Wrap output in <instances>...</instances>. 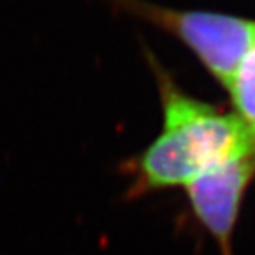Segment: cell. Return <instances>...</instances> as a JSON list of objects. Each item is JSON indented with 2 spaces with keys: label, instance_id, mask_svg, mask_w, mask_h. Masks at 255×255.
I'll return each mask as SVG.
<instances>
[{
  "label": "cell",
  "instance_id": "obj_4",
  "mask_svg": "<svg viewBox=\"0 0 255 255\" xmlns=\"http://www.w3.org/2000/svg\"><path fill=\"white\" fill-rule=\"evenodd\" d=\"M236 116L255 133V45L247 51L227 84Z\"/></svg>",
  "mask_w": 255,
  "mask_h": 255
},
{
  "label": "cell",
  "instance_id": "obj_5",
  "mask_svg": "<svg viewBox=\"0 0 255 255\" xmlns=\"http://www.w3.org/2000/svg\"><path fill=\"white\" fill-rule=\"evenodd\" d=\"M252 158L255 161V133H254V145H252Z\"/></svg>",
  "mask_w": 255,
  "mask_h": 255
},
{
  "label": "cell",
  "instance_id": "obj_2",
  "mask_svg": "<svg viewBox=\"0 0 255 255\" xmlns=\"http://www.w3.org/2000/svg\"><path fill=\"white\" fill-rule=\"evenodd\" d=\"M107 2L181 41L224 88L255 45V20L206 10H180L150 0Z\"/></svg>",
  "mask_w": 255,
  "mask_h": 255
},
{
  "label": "cell",
  "instance_id": "obj_1",
  "mask_svg": "<svg viewBox=\"0 0 255 255\" xmlns=\"http://www.w3.org/2000/svg\"><path fill=\"white\" fill-rule=\"evenodd\" d=\"M145 58L160 96L161 132L133 163L132 194L188 186L203 173L252 155L254 133L236 114L186 94L150 48Z\"/></svg>",
  "mask_w": 255,
  "mask_h": 255
},
{
  "label": "cell",
  "instance_id": "obj_3",
  "mask_svg": "<svg viewBox=\"0 0 255 255\" xmlns=\"http://www.w3.org/2000/svg\"><path fill=\"white\" fill-rule=\"evenodd\" d=\"M254 171L255 161L252 155L244 156L203 173L184 186L196 219L226 254L231 247L244 191Z\"/></svg>",
  "mask_w": 255,
  "mask_h": 255
}]
</instances>
